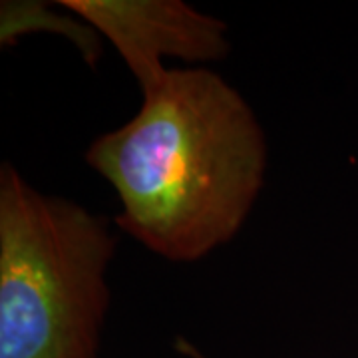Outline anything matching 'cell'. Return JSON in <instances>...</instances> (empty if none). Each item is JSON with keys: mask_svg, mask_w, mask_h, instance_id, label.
Segmentation results:
<instances>
[{"mask_svg": "<svg viewBox=\"0 0 358 358\" xmlns=\"http://www.w3.org/2000/svg\"><path fill=\"white\" fill-rule=\"evenodd\" d=\"M138 114L90 143L86 162L117 193V227L173 263H192L241 229L267 169L251 106L207 68L166 70Z\"/></svg>", "mask_w": 358, "mask_h": 358, "instance_id": "cell-1", "label": "cell"}, {"mask_svg": "<svg viewBox=\"0 0 358 358\" xmlns=\"http://www.w3.org/2000/svg\"><path fill=\"white\" fill-rule=\"evenodd\" d=\"M115 251L108 221L0 169V358H96Z\"/></svg>", "mask_w": 358, "mask_h": 358, "instance_id": "cell-2", "label": "cell"}, {"mask_svg": "<svg viewBox=\"0 0 358 358\" xmlns=\"http://www.w3.org/2000/svg\"><path fill=\"white\" fill-rule=\"evenodd\" d=\"M62 6L114 44L141 88L166 72L164 56L211 62L229 52L227 26L178 0H64Z\"/></svg>", "mask_w": 358, "mask_h": 358, "instance_id": "cell-3", "label": "cell"}]
</instances>
